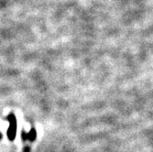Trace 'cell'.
<instances>
[{
    "mask_svg": "<svg viewBox=\"0 0 153 152\" xmlns=\"http://www.w3.org/2000/svg\"><path fill=\"white\" fill-rule=\"evenodd\" d=\"M6 119L8 121L9 126L7 130V136L10 141H14L16 139L17 135V128H18V123H17V117L13 113H10L7 116Z\"/></svg>",
    "mask_w": 153,
    "mask_h": 152,
    "instance_id": "cell-1",
    "label": "cell"
},
{
    "mask_svg": "<svg viewBox=\"0 0 153 152\" xmlns=\"http://www.w3.org/2000/svg\"><path fill=\"white\" fill-rule=\"evenodd\" d=\"M37 136V133L36 130L34 128H32L30 132H25L24 130H22L21 132V137H22V140L26 141V140H30V141H34L35 139Z\"/></svg>",
    "mask_w": 153,
    "mask_h": 152,
    "instance_id": "cell-2",
    "label": "cell"
},
{
    "mask_svg": "<svg viewBox=\"0 0 153 152\" xmlns=\"http://www.w3.org/2000/svg\"><path fill=\"white\" fill-rule=\"evenodd\" d=\"M29 151H30V148H25V152H29Z\"/></svg>",
    "mask_w": 153,
    "mask_h": 152,
    "instance_id": "cell-3",
    "label": "cell"
},
{
    "mask_svg": "<svg viewBox=\"0 0 153 152\" xmlns=\"http://www.w3.org/2000/svg\"><path fill=\"white\" fill-rule=\"evenodd\" d=\"M0 139H2V134H1V132H0Z\"/></svg>",
    "mask_w": 153,
    "mask_h": 152,
    "instance_id": "cell-4",
    "label": "cell"
}]
</instances>
